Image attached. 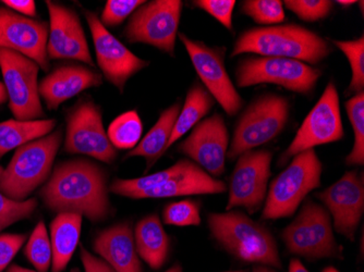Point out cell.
Listing matches in <instances>:
<instances>
[{"mask_svg":"<svg viewBox=\"0 0 364 272\" xmlns=\"http://www.w3.org/2000/svg\"><path fill=\"white\" fill-rule=\"evenodd\" d=\"M108 191V175L104 168L77 158L57 165L40 195L52 212H73L92 222H102L112 214Z\"/></svg>","mask_w":364,"mask_h":272,"instance_id":"cell-1","label":"cell"},{"mask_svg":"<svg viewBox=\"0 0 364 272\" xmlns=\"http://www.w3.org/2000/svg\"><path fill=\"white\" fill-rule=\"evenodd\" d=\"M228 144L229 134L224 119L215 114L196 124L191 134L180 143L178 151L208 175L218 178L225 173Z\"/></svg>","mask_w":364,"mask_h":272,"instance_id":"cell-19","label":"cell"},{"mask_svg":"<svg viewBox=\"0 0 364 272\" xmlns=\"http://www.w3.org/2000/svg\"><path fill=\"white\" fill-rule=\"evenodd\" d=\"M81 214L73 212L57 214L50 222V244H52V272H63L73 259L81 235Z\"/></svg>","mask_w":364,"mask_h":272,"instance_id":"cell-24","label":"cell"},{"mask_svg":"<svg viewBox=\"0 0 364 272\" xmlns=\"http://www.w3.org/2000/svg\"><path fill=\"white\" fill-rule=\"evenodd\" d=\"M272 159L273 153L265 149H252L238 157L229 183L227 212L241 207L252 214L261 210L269 189Z\"/></svg>","mask_w":364,"mask_h":272,"instance_id":"cell-13","label":"cell"},{"mask_svg":"<svg viewBox=\"0 0 364 272\" xmlns=\"http://www.w3.org/2000/svg\"><path fill=\"white\" fill-rule=\"evenodd\" d=\"M165 272H183V269H182L181 266L177 263V265L173 266V267L169 268V269Z\"/></svg>","mask_w":364,"mask_h":272,"instance_id":"cell-47","label":"cell"},{"mask_svg":"<svg viewBox=\"0 0 364 272\" xmlns=\"http://www.w3.org/2000/svg\"><path fill=\"white\" fill-rule=\"evenodd\" d=\"M80 256L85 272H116L106 261L100 257L94 256L93 254L90 253L85 247L80 249Z\"/></svg>","mask_w":364,"mask_h":272,"instance_id":"cell-40","label":"cell"},{"mask_svg":"<svg viewBox=\"0 0 364 272\" xmlns=\"http://www.w3.org/2000/svg\"><path fill=\"white\" fill-rule=\"evenodd\" d=\"M282 240L290 254L310 261L343 259V249L335 239L331 214L312 200L304 202L294 220L284 229Z\"/></svg>","mask_w":364,"mask_h":272,"instance_id":"cell-6","label":"cell"},{"mask_svg":"<svg viewBox=\"0 0 364 272\" xmlns=\"http://www.w3.org/2000/svg\"><path fill=\"white\" fill-rule=\"evenodd\" d=\"M0 69L16 120L32 121L44 118L38 92V63L19 53L0 48Z\"/></svg>","mask_w":364,"mask_h":272,"instance_id":"cell-10","label":"cell"},{"mask_svg":"<svg viewBox=\"0 0 364 272\" xmlns=\"http://www.w3.org/2000/svg\"><path fill=\"white\" fill-rule=\"evenodd\" d=\"M63 136V129L59 128L44 138L16 148L0 175V192L18 202L28 200L52 175Z\"/></svg>","mask_w":364,"mask_h":272,"instance_id":"cell-4","label":"cell"},{"mask_svg":"<svg viewBox=\"0 0 364 272\" xmlns=\"http://www.w3.org/2000/svg\"><path fill=\"white\" fill-rule=\"evenodd\" d=\"M284 4L299 19L306 22L325 19L334 8V3L328 0H287Z\"/></svg>","mask_w":364,"mask_h":272,"instance_id":"cell-36","label":"cell"},{"mask_svg":"<svg viewBox=\"0 0 364 272\" xmlns=\"http://www.w3.org/2000/svg\"><path fill=\"white\" fill-rule=\"evenodd\" d=\"M65 151L105 163H112L117 158V149L104 129L101 109L92 100L80 102L67 116Z\"/></svg>","mask_w":364,"mask_h":272,"instance_id":"cell-12","label":"cell"},{"mask_svg":"<svg viewBox=\"0 0 364 272\" xmlns=\"http://www.w3.org/2000/svg\"><path fill=\"white\" fill-rule=\"evenodd\" d=\"M55 119L20 121L16 119L0 122V158L14 149L50 134L56 126Z\"/></svg>","mask_w":364,"mask_h":272,"instance_id":"cell-26","label":"cell"},{"mask_svg":"<svg viewBox=\"0 0 364 272\" xmlns=\"http://www.w3.org/2000/svg\"><path fill=\"white\" fill-rule=\"evenodd\" d=\"M241 12L263 26H273L285 21L283 1L280 0H245Z\"/></svg>","mask_w":364,"mask_h":272,"instance_id":"cell-33","label":"cell"},{"mask_svg":"<svg viewBox=\"0 0 364 272\" xmlns=\"http://www.w3.org/2000/svg\"><path fill=\"white\" fill-rule=\"evenodd\" d=\"M292 158L289 165L269 185L262 210L264 220L291 217L306 195L321 186L323 165L314 148Z\"/></svg>","mask_w":364,"mask_h":272,"instance_id":"cell-5","label":"cell"},{"mask_svg":"<svg viewBox=\"0 0 364 272\" xmlns=\"http://www.w3.org/2000/svg\"><path fill=\"white\" fill-rule=\"evenodd\" d=\"M201 205L196 200H185L173 202L163 210L164 222L169 226L189 227L201 224Z\"/></svg>","mask_w":364,"mask_h":272,"instance_id":"cell-35","label":"cell"},{"mask_svg":"<svg viewBox=\"0 0 364 272\" xmlns=\"http://www.w3.org/2000/svg\"><path fill=\"white\" fill-rule=\"evenodd\" d=\"M208 224L213 239L237 261L283 269L271 231L240 210L212 212Z\"/></svg>","mask_w":364,"mask_h":272,"instance_id":"cell-2","label":"cell"},{"mask_svg":"<svg viewBox=\"0 0 364 272\" xmlns=\"http://www.w3.org/2000/svg\"><path fill=\"white\" fill-rule=\"evenodd\" d=\"M180 105L175 104L164 110L155 126L151 129L134 149H131L124 159L131 157H143L146 161V169H150L167 151L176 121L179 116Z\"/></svg>","mask_w":364,"mask_h":272,"instance_id":"cell-25","label":"cell"},{"mask_svg":"<svg viewBox=\"0 0 364 272\" xmlns=\"http://www.w3.org/2000/svg\"><path fill=\"white\" fill-rule=\"evenodd\" d=\"M194 5L214 16L227 30L232 31V13L236 1L235 0H196Z\"/></svg>","mask_w":364,"mask_h":272,"instance_id":"cell-38","label":"cell"},{"mask_svg":"<svg viewBox=\"0 0 364 272\" xmlns=\"http://www.w3.org/2000/svg\"><path fill=\"white\" fill-rule=\"evenodd\" d=\"M191 163L192 161L189 159H180L178 163H176L171 167L161 170L159 173H153V175L136 178V179H116L109 186V191L116 194V195L131 198L138 192L153 189V187L161 185L171 178L179 175L182 171H185L191 165Z\"/></svg>","mask_w":364,"mask_h":272,"instance_id":"cell-28","label":"cell"},{"mask_svg":"<svg viewBox=\"0 0 364 272\" xmlns=\"http://www.w3.org/2000/svg\"><path fill=\"white\" fill-rule=\"evenodd\" d=\"M26 241V234H0V272L5 271Z\"/></svg>","mask_w":364,"mask_h":272,"instance_id":"cell-39","label":"cell"},{"mask_svg":"<svg viewBox=\"0 0 364 272\" xmlns=\"http://www.w3.org/2000/svg\"><path fill=\"white\" fill-rule=\"evenodd\" d=\"M316 195L332 214L335 231L348 240H355L364 212L363 173L351 170Z\"/></svg>","mask_w":364,"mask_h":272,"instance_id":"cell-16","label":"cell"},{"mask_svg":"<svg viewBox=\"0 0 364 272\" xmlns=\"http://www.w3.org/2000/svg\"><path fill=\"white\" fill-rule=\"evenodd\" d=\"M226 190V184L224 182L220 181V179H215L192 161L191 165L179 175H175L157 187L138 192L131 198L143 200V198L208 195V194L224 193Z\"/></svg>","mask_w":364,"mask_h":272,"instance_id":"cell-22","label":"cell"},{"mask_svg":"<svg viewBox=\"0 0 364 272\" xmlns=\"http://www.w3.org/2000/svg\"><path fill=\"white\" fill-rule=\"evenodd\" d=\"M49 12V34L47 42L48 59L81 61L94 67L81 20L75 10L47 0Z\"/></svg>","mask_w":364,"mask_h":272,"instance_id":"cell-18","label":"cell"},{"mask_svg":"<svg viewBox=\"0 0 364 272\" xmlns=\"http://www.w3.org/2000/svg\"><path fill=\"white\" fill-rule=\"evenodd\" d=\"M8 100V94L6 91L5 85L3 82H0V105H3Z\"/></svg>","mask_w":364,"mask_h":272,"instance_id":"cell-44","label":"cell"},{"mask_svg":"<svg viewBox=\"0 0 364 272\" xmlns=\"http://www.w3.org/2000/svg\"><path fill=\"white\" fill-rule=\"evenodd\" d=\"M142 121L136 110L124 112L108 128V138L116 149H134L140 142Z\"/></svg>","mask_w":364,"mask_h":272,"instance_id":"cell-29","label":"cell"},{"mask_svg":"<svg viewBox=\"0 0 364 272\" xmlns=\"http://www.w3.org/2000/svg\"><path fill=\"white\" fill-rule=\"evenodd\" d=\"M289 112V102L283 96L267 94L257 98L239 119L227 158L234 161L273 141L285 128Z\"/></svg>","mask_w":364,"mask_h":272,"instance_id":"cell-7","label":"cell"},{"mask_svg":"<svg viewBox=\"0 0 364 272\" xmlns=\"http://www.w3.org/2000/svg\"><path fill=\"white\" fill-rule=\"evenodd\" d=\"M1 3L7 6L8 9L21 16H28V18L36 16V1L33 0H4Z\"/></svg>","mask_w":364,"mask_h":272,"instance_id":"cell-41","label":"cell"},{"mask_svg":"<svg viewBox=\"0 0 364 272\" xmlns=\"http://www.w3.org/2000/svg\"><path fill=\"white\" fill-rule=\"evenodd\" d=\"M134 235L139 257L152 269H161L168 259L171 241L159 217L152 214L141 219L134 230Z\"/></svg>","mask_w":364,"mask_h":272,"instance_id":"cell-23","label":"cell"},{"mask_svg":"<svg viewBox=\"0 0 364 272\" xmlns=\"http://www.w3.org/2000/svg\"><path fill=\"white\" fill-rule=\"evenodd\" d=\"M4 173V168L0 165V175H3Z\"/></svg>","mask_w":364,"mask_h":272,"instance_id":"cell-50","label":"cell"},{"mask_svg":"<svg viewBox=\"0 0 364 272\" xmlns=\"http://www.w3.org/2000/svg\"><path fill=\"white\" fill-rule=\"evenodd\" d=\"M331 53V45L316 33L298 24H284L245 31L235 43L231 57L255 54L318 65Z\"/></svg>","mask_w":364,"mask_h":272,"instance_id":"cell-3","label":"cell"},{"mask_svg":"<svg viewBox=\"0 0 364 272\" xmlns=\"http://www.w3.org/2000/svg\"><path fill=\"white\" fill-rule=\"evenodd\" d=\"M91 30L96 59L102 73L110 84L124 93L127 82L150 62L139 58L103 26L97 14L85 11Z\"/></svg>","mask_w":364,"mask_h":272,"instance_id":"cell-15","label":"cell"},{"mask_svg":"<svg viewBox=\"0 0 364 272\" xmlns=\"http://www.w3.org/2000/svg\"><path fill=\"white\" fill-rule=\"evenodd\" d=\"M289 272H309L299 259H292L289 263Z\"/></svg>","mask_w":364,"mask_h":272,"instance_id":"cell-42","label":"cell"},{"mask_svg":"<svg viewBox=\"0 0 364 272\" xmlns=\"http://www.w3.org/2000/svg\"><path fill=\"white\" fill-rule=\"evenodd\" d=\"M225 272H247V270H236V271H225Z\"/></svg>","mask_w":364,"mask_h":272,"instance_id":"cell-49","label":"cell"},{"mask_svg":"<svg viewBox=\"0 0 364 272\" xmlns=\"http://www.w3.org/2000/svg\"><path fill=\"white\" fill-rule=\"evenodd\" d=\"M346 111L353 124L355 144L350 154L346 157L348 165H363L364 163V92L355 94L345 104Z\"/></svg>","mask_w":364,"mask_h":272,"instance_id":"cell-31","label":"cell"},{"mask_svg":"<svg viewBox=\"0 0 364 272\" xmlns=\"http://www.w3.org/2000/svg\"><path fill=\"white\" fill-rule=\"evenodd\" d=\"M143 4L144 0H108L100 20L105 28L118 26Z\"/></svg>","mask_w":364,"mask_h":272,"instance_id":"cell-37","label":"cell"},{"mask_svg":"<svg viewBox=\"0 0 364 272\" xmlns=\"http://www.w3.org/2000/svg\"><path fill=\"white\" fill-rule=\"evenodd\" d=\"M71 272H81V271H80V270L77 269V268H75V269H73V271H71Z\"/></svg>","mask_w":364,"mask_h":272,"instance_id":"cell-51","label":"cell"},{"mask_svg":"<svg viewBox=\"0 0 364 272\" xmlns=\"http://www.w3.org/2000/svg\"><path fill=\"white\" fill-rule=\"evenodd\" d=\"M179 38L206 91L218 100L227 114L236 116L242 108L243 102L225 67L226 49L208 46L200 40H191L183 33H180Z\"/></svg>","mask_w":364,"mask_h":272,"instance_id":"cell-14","label":"cell"},{"mask_svg":"<svg viewBox=\"0 0 364 272\" xmlns=\"http://www.w3.org/2000/svg\"><path fill=\"white\" fill-rule=\"evenodd\" d=\"M38 206V202L36 197L18 202L0 192V233L19 221L30 219Z\"/></svg>","mask_w":364,"mask_h":272,"instance_id":"cell-34","label":"cell"},{"mask_svg":"<svg viewBox=\"0 0 364 272\" xmlns=\"http://www.w3.org/2000/svg\"><path fill=\"white\" fill-rule=\"evenodd\" d=\"M24 256L36 271L47 272L52 267L53 251L46 226L40 221L24 247Z\"/></svg>","mask_w":364,"mask_h":272,"instance_id":"cell-30","label":"cell"},{"mask_svg":"<svg viewBox=\"0 0 364 272\" xmlns=\"http://www.w3.org/2000/svg\"><path fill=\"white\" fill-rule=\"evenodd\" d=\"M103 77L98 71L79 63H63L55 67L38 83V92L49 110H57L77 94L100 87Z\"/></svg>","mask_w":364,"mask_h":272,"instance_id":"cell-20","label":"cell"},{"mask_svg":"<svg viewBox=\"0 0 364 272\" xmlns=\"http://www.w3.org/2000/svg\"><path fill=\"white\" fill-rule=\"evenodd\" d=\"M181 11L180 0L145 1L131 16L124 36L129 43L151 45L173 57Z\"/></svg>","mask_w":364,"mask_h":272,"instance_id":"cell-9","label":"cell"},{"mask_svg":"<svg viewBox=\"0 0 364 272\" xmlns=\"http://www.w3.org/2000/svg\"><path fill=\"white\" fill-rule=\"evenodd\" d=\"M49 23L21 16L0 7V48L9 49L28 57L48 72L47 55Z\"/></svg>","mask_w":364,"mask_h":272,"instance_id":"cell-17","label":"cell"},{"mask_svg":"<svg viewBox=\"0 0 364 272\" xmlns=\"http://www.w3.org/2000/svg\"><path fill=\"white\" fill-rule=\"evenodd\" d=\"M343 135L338 92L334 82L331 81L316 105L304 119L291 144L280 157L279 163L284 165L296 155L318 145L338 142L343 140Z\"/></svg>","mask_w":364,"mask_h":272,"instance_id":"cell-11","label":"cell"},{"mask_svg":"<svg viewBox=\"0 0 364 272\" xmlns=\"http://www.w3.org/2000/svg\"><path fill=\"white\" fill-rule=\"evenodd\" d=\"M322 272H339L338 270L336 269V268L333 267V266H329V267L325 268L324 270H323Z\"/></svg>","mask_w":364,"mask_h":272,"instance_id":"cell-48","label":"cell"},{"mask_svg":"<svg viewBox=\"0 0 364 272\" xmlns=\"http://www.w3.org/2000/svg\"><path fill=\"white\" fill-rule=\"evenodd\" d=\"M214 103V98L206 91L205 87H201L200 84H196L190 89L183 107L180 109L173 134L167 145V151L186 133L200 124L202 119L210 111Z\"/></svg>","mask_w":364,"mask_h":272,"instance_id":"cell-27","label":"cell"},{"mask_svg":"<svg viewBox=\"0 0 364 272\" xmlns=\"http://www.w3.org/2000/svg\"><path fill=\"white\" fill-rule=\"evenodd\" d=\"M93 249L116 272H143L130 222H120L94 239Z\"/></svg>","mask_w":364,"mask_h":272,"instance_id":"cell-21","label":"cell"},{"mask_svg":"<svg viewBox=\"0 0 364 272\" xmlns=\"http://www.w3.org/2000/svg\"><path fill=\"white\" fill-rule=\"evenodd\" d=\"M350 63L353 77L346 95L359 94L364 89V38L353 40H333Z\"/></svg>","mask_w":364,"mask_h":272,"instance_id":"cell-32","label":"cell"},{"mask_svg":"<svg viewBox=\"0 0 364 272\" xmlns=\"http://www.w3.org/2000/svg\"><path fill=\"white\" fill-rule=\"evenodd\" d=\"M321 70L294 59L255 57L243 59L237 67V85L275 84L294 93L308 95L316 89Z\"/></svg>","mask_w":364,"mask_h":272,"instance_id":"cell-8","label":"cell"},{"mask_svg":"<svg viewBox=\"0 0 364 272\" xmlns=\"http://www.w3.org/2000/svg\"><path fill=\"white\" fill-rule=\"evenodd\" d=\"M337 4H339L341 6H343V7H349V6H353L358 3L355 0H349V1H346V0H338Z\"/></svg>","mask_w":364,"mask_h":272,"instance_id":"cell-46","label":"cell"},{"mask_svg":"<svg viewBox=\"0 0 364 272\" xmlns=\"http://www.w3.org/2000/svg\"><path fill=\"white\" fill-rule=\"evenodd\" d=\"M252 272H277V270L267 267V266L255 265Z\"/></svg>","mask_w":364,"mask_h":272,"instance_id":"cell-45","label":"cell"},{"mask_svg":"<svg viewBox=\"0 0 364 272\" xmlns=\"http://www.w3.org/2000/svg\"><path fill=\"white\" fill-rule=\"evenodd\" d=\"M6 272H40L36 271V270H30L28 268L21 267V266L18 265H11L9 268H7V271Z\"/></svg>","mask_w":364,"mask_h":272,"instance_id":"cell-43","label":"cell"}]
</instances>
